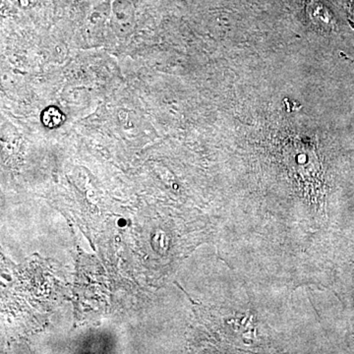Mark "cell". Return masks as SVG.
Here are the masks:
<instances>
[{
  "mask_svg": "<svg viewBox=\"0 0 354 354\" xmlns=\"http://www.w3.org/2000/svg\"><path fill=\"white\" fill-rule=\"evenodd\" d=\"M64 120V114L55 106H50V108L44 109L43 113H41L43 124L48 128L59 127L62 124Z\"/></svg>",
  "mask_w": 354,
  "mask_h": 354,
  "instance_id": "1",
  "label": "cell"
}]
</instances>
